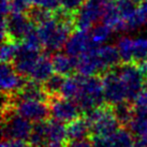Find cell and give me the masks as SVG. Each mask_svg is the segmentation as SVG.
Listing matches in <instances>:
<instances>
[{
    "instance_id": "obj_9",
    "label": "cell",
    "mask_w": 147,
    "mask_h": 147,
    "mask_svg": "<svg viewBox=\"0 0 147 147\" xmlns=\"http://www.w3.org/2000/svg\"><path fill=\"white\" fill-rule=\"evenodd\" d=\"M16 113L24 116L32 123L47 120L51 116L49 105L47 102L37 100H18L14 102Z\"/></svg>"
},
{
    "instance_id": "obj_13",
    "label": "cell",
    "mask_w": 147,
    "mask_h": 147,
    "mask_svg": "<svg viewBox=\"0 0 147 147\" xmlns=\"http://www.w3.org/2000/svg\"><path fill=\"white\" fill-rule=\"evenodd\" d=\"M40 56H41L40 52L32 51L21 43L16 56L13 59L12 65L22 76L29 78Z\"/></svg>"
},
{
    "instance_id": "obj_45",
    "label": "cell",
    "mask_w": 147,
    "mask_h": 147,
    "mask_svg": "<svg viewBox=\"0 0 147 147\" xmlns=\"http://www.w3.org/2000/svg\"><path fill=\"white\" fill-rule=\"evenodd\" d=\"M146 147H147V146H146Z\"/></svg>"
},
{
    "instance_id": "obj_32",
    "label": "cell",
    "mask_w": 147,
    "mask_h": 147,
    "mask_svg": "<svg viewBox=\"0 0 147 147\" xmlns=\"http://www.w3.org/2000/svg\"><path fill=\"white\" fill-rule=\"evenodd\" d=\"M60 2V8L71 13H76L80 11L86 0H59Z\"/></svg>"
},
{
    "instance_id": "obj_37",
    "label": "cell",
    "mask_w": 147,
    "mask_h": 147,
    "mask_svg": "<svg viewBox=\"0 0 147 147\" xmlns=\"http://www.w3.org/2000/svg\"><path fill=\"white\" fill-rule=\"evenodd\" d=\"M1 147H28L24 140H16V139H10V140H2Z\"/></svg>"
},
{
    "instance_id": "obj_4",
    "label": "cell",
    "mask_w": 147,
    "mask_h": 147,
    "mask_svg": "<svg viewBox=\"0 0 147 147\" xmlns=\"http://www.w3.org/2000/svg\"><path fill=\"white\" fill-rule=\"evenodd\" d=\"M29 119L16 113L14 107L2 110V139H29L33 123Z\"/></svg>"
},
{
    "instance_id": "obj_2",
    "label": "cell",
    "mask_w": 147,
    "mask_h": 147,
    "mask_svg": "<svg viewBox=\"0 0 147 147\" xmlns=\"http://www.w3.org/2000/svg\"><path fill=\"white\" fill-rule=\"evenodd\" d=\"M81 75V74H80ZM83 113L105 103L103 81L101 75H81V89L75 99Z\"/></svg>"
},
{
    "instance_id": "obj_30",
    "label": "cell",
    "mask_w": 147,
    "mask_h": 147,
    "mask_svg": "<svg viewBox=\"0 0 147 147\" xmlns=\"http://www.w3.org/2000/svg\"><path fill=\"white\" fill-rule=\"evenodd\" d=\"M18 42L8 40V41L2 42V47H1V61L2 62H12L13 59L16 56V53L20 49Z\"/></svg>"
},
{
    "instance_id": "obj_34",
    "label": "cell",
    "mask_w": 147,
    "mask_h": 147,
    "mask_svg": "<svg viewBox=\"0 0 147 147\" xmlns=\"http://www.w3.org/2000/svg\"><path fill=\"white\" fill-rule=\"evenodd\" d=\"M31 2H32V5L41 7L52 12H55L57 9L60 8L59 0H31Z\"/></svg>"
},
{
    "instance_id": "obj_17",
    "label": "cell",
    "mask_w": 147,
    "mask_h": 147,
    "mask_svg": "<svg viewBox=\"0 0 147 147\" xmlns=\"http://www.w3.org/2000/svg\"><path fill=\"white\" fill-rule=\"evenodd\" d=\"M53 72H55V70L52 62V57H49L47 54H41V56L38 59L37 63L29 76V80H32L42 84L51 75H53Z\"/></svg>"
},
{
    "instance_id": "obj_35",
    "label": "cell",
    "mask_w": 147,
    "mask_h": 147,
    "mask_svg": "<svg viewBox=\"0 0 147 147\" xmlns=\"http://www.w3.org/2000/svg\"><path fill=\"white\" fill-rule=\"evenodd\" d=\"M135 107H142V106H147V88L144 87L143 89L136 94L134 100L132 101Z\"/></svg>"
},
{
    "instance_id": "obj_15",
    "label": "cell",
    "mask_w": 147,
    "mask_h": 147,
    "mask_svg": "<svg viewBox=\"0 0 147 147\" xmlns=\"http://www.w3.org/2000/svg\"><path fill=\"white\" fill-rule=\"evenodd\" d=\"M68 141H80L92 136V131L89 121L84 115L67 123Z\"/></svg>"
},
{
    "instance_id": "obj_29",
    "label": "cell",
    "mask_w": 147,
    "mask_h": 147,
    "mask_svg": "<svg viewBox=\"0 0 147 147\" xmlns=\"http://www.w3.org/2000/svg\"><path fill=\"white\" fill-rule=\"evenodd\" d=\"M115 3L119 15L125 21L133 16L139 8V4L135 3L133 0H115Z\"/></svg>"
},
{
    "instance_id": "obj_38",
    "label": "cell",
    "mask_w": 147,
    "mask_h": 147,
    "mask_svg": "<svg viewBox=\"0 0 147 147\" xmlns=\"http://www.w3.org/2000/svg\"><path fill=\"white\" fill-rule=\"evenodd\" d=\"M65 147H94V144L91 140L85 139L80 140V141H70L65 145Z\"/></svg>"
},
{
    "instance_id": "obj_18",
    "label": "cell",
    "mask_w": 147,
    "mask_h": 147,
    "mask_svg": "<svg viewBox=\"0 0 147 147\" xmlns=\"http://www.w3.org/2000/svg\"><path fill=\"white\" fill-rule=\"evenodd\" d=\"M47 141L49 143L62 144L65 145L68 143V132H67V126L65 123H62L57 119H47Z\"/></svg>"
},
{
    "instance_id": "obj_14",
    "label": "cell",
    "mask_w": 147,
    "mask_h": 147,
    "mask_svg": "<svg viewBox=\"0 0 147 147\" xmlns=\"http://www.w3.org/2000/svg\"><path fill=\"white\" fill-rule=\"evenodd\" d=\"M91 47L94 46L91 45L89 30L76 29L68 39L65 45V51L68 55L78 58Z\"/></svg>"
},
{
    "instance_id": "obj_24",
    "label": "cell",
    "mask_w": 147,
    "mask_h": 147,
    "mask_svg": "<svg viewBox=\"0 0 147 147\" xmlns=\"http://www.w3.org/2000/svg\"><path fill=\"white\" fill-rule=\"evenodd\" d=\"M112 31H113V29L111 28L110 26L104 24L103 22L96 24L89 30L91 45L96 47V46H100L101 44H103L109 39Z\"/></svg>"
},
{
    "instance_id": "obj_6",
    "label": "cell",
    "mask_w": 147,
    "mask_h": 147,
    "mask_svg": "<svg viewBox=\"0 0 147 147\" xmlns=\"http://www.w3.org/2000/svg\"><path fill=\"white\" fill-rule=\"evenodd\" d=\"M116 70L125 86L127 99L132 102L136 94L144 88L145 78L143 74L134 62H121L116 67Z\"/></svg>"
},
{
    "instance_id": "obj_5",
    "label": "cell",
    "mask_w": 147,
    "mask_h": 147,
    "mask_svg": "<svg viewBox=\"0 0 147 147\" xmlns=\"http://www.w3.org/2000/svg\"><path fill=\"white\" fill-rule=\"evenodd\" d=\"M111 0H86L75 17V28L90 30L96 24L102 22L103 15Z\"/></svg>"
},
{
    "instance_id": "obj_43",
    "label": "cell",
    "mask_w": 147,
    "mask_h": 147,
    "mask_svg": "<svg viewBox=\"0 0 147 147\" xmlns=\"http://www.w3.org/2000/svg\"><path fill=\"white\" fill-rule=\"evenodd\" d=\"M133 1H134L135 3H138L140 5V3H141V2H142V1H143V0H133Z\"/></svg>"
},
{
    "instance_id": "obj_39",
    "label": "cell",
    "mask_w": 147,
    "mask_h": 147,
    "mask_svg": "<svg viewBox=\"0 0 147 147\" xmlns=\"http://www.w3.org/2000/svg\"><path fill=\"white\" fill-rule=\"evenodd\" d=\"M1 12H2V17L9 16L12 13L11 0H1Z\"/></svg>"
},
{
    "instance_id": "obj_31",
    "label": "cell",
    "mask_w": 147,
    "mask_h": 147,
    "mask_svg": "<svg viewBox=\"0 0 147 147\" xmlns=\"http://www.w3.org/2000/svg\"><path fill=\"white\" fill-rule=\"evenodd\" d=\"M147 58V38H138L133 44V62L139 63Z\"/></svg>"
},
{
    "instance_id": "obj_21",
    "label": "cell",
    "mask_w": 147,
    "mask_h": 147,
    "mask_svg": "<svg viewBox=\"0 0 147 147\" xmlns=\"http://www.w3.org/2000/svg\"><path fill=\"white\" fill-rule=\"evenodd\" d=\"M112 106L119 125L128 128L134 117V104L131 101H123Z\"/></svg>"
},
{
    "instance_id": "obj_27",
    "label": "cell",
    "mask_w": 147,
    "mask_h": 147,
    "mask_svg": "<svg viewBox=\"0 0 147 147\" xmlns=\"http://www.w3.org/2000/svg\"><path fill=\"white\" fill-rule=\"evenodd\" d=\"M133 44L134 40L129 37H121L117 42V49L121 62H133Z\"/></svg>"
},
{
    "instance_id": "obj_1",
    "label": "cell",
    "mask_w": 147,
    "mask_h": 147,
    "mask_svg": "<svg viewBox=\"0 0 147 147\" xmlns=\"http://www.w3.org/2000/svg\"><path fill=\"white\" fill-rule=\"evenodd\" d=\"M38 32L43 49L49 53H56L65 49V45L75 27L58 22L55 17L38 25Z\"/></svg>"
},
{
    "instance_id": "obj_7",
    "label": "cell",
    "mask_w": 147,
    "mask_h": 147,
    "mask_svg": "<svg viewBox=\"0 0 147 147\" xmlns=\"http://www.w3.org/2000/svg\"><path fill=\"white\" fill-rule=\"evenodd\" d=\"M51 116L53 118L68 123L82 116V110L75 100L63 98L61 96L52 97L49 100Z\"/></svg>"
},
{
    "instance_id": "obj_41",
    "label": "cell",
    "mask_w": 147,
    "mask_h": 147,
    "mask_svg": "<svg viewBox=\"0 0 147 147\" xmlns=\"http://www.w3.org/2000/svg\"><path fill=\"white\" fill-rule=\"evenodd\" d=\"M139 9H140V11L147 17V0H143V1L140 3Z\"/></svg>"
},
{
    "instance_id": "obj_19",
    "label": "cell",
    "mask_w": 147,
    "mask_h": 147,
    "mask_svg": "<svg viewBox=\"0 0 147 147\" xmlns=\"http://www.w3.org/2000/svg\"><path fill=\"white\" fill-rule=\"evenodd\" d=\"M97 53L106 71L113 69L121 63V58H120L117 46L109 44L100 45V46H97Z\"/></svg>"
},
{
    "instance_id": "obj_12",
    "label": "cell",
    "mask_w": 147,
    "mask_h": 147,
    "mask_svg": "<svg viewBox=\"0 0 147 147\" xmlns=\"http://www.w3.org/2000/svg\"><path fill=\"white\" fill-rule=\"evenodd\" d=\"M27 78L17 72L12 62H2L1 65V90L2 94H16L23 88Z\"/></svg>"
},
{
    "instance_id": "obj_25",
    "label": "cell",
    "mask_w": 147,
    "mask_h": 147,
    "mask_svg": "<svg viewBox=\"0 0 147 147\" xmlns=\"http://www.w3.org/2000/svg\"><path fill=\"white\" fill-rule=\"evenodd\" d=\"M81 89V75H69L65 78V84L62 86L60 96L67 99L75 100Z\"/></svg>"
},
{
    "instance_id": "obj_33",
    "label": "cell",
    "mask_w": 147,
    "mask_h": 147,
    "mask_svg": "<svg viewBox=\"0 0 147 147\" xmlns=\"http://www.w3.org/2000/svg\"><path fill=\"white\" fill-rule=\"evenodd\" d=\"M12 12L15 13H27L31 8V0H11Z\"/></svg>"
},
{
    "instance_id": "obj_42",
    "label": "cell",
    "mask_w": 147,
    "mask_h": 147,
    "mask_svg": "<svg viewBox=\"0 0 147 147\" xmlns=\"http://www.w3.org/2000/svg\"><path fill=\"white\" fill-rule=\"evenodd\" d=\"M33 147H63L62 144H55V143H49L43 146H33Z\"/></svg>"
},
{
    "instance_id": "obj_28",
    "label": "cell",
    "mask_w": 147,
    "mask_h": 147,
    "mask_svg": "<svg viewBox=\"0 0 147 147\" xmlns=\"http://www.w3.org/2000/svg\"><path fill=\"white\" fill-rule=\"evenodd\" d=\"M26 14L30 18V21L36 25H40L54 17V12L44 8H41V7H37V5L31 7Z\"/></svg>"
},
{
    "instance_id": "obj_3",
    "label": "cell",
    "mask_w": 147,
    "mask_h": 147,
    "mask_svg": "<svg viewBox=\"0 0 147 147\" xmlns=\"http://www.w3.org/2000/svg\"><path fill=\"white\" fill-rule=\"evenodd\" d=\"M83 115L89 121L92 135L110 136L119 127H121L114 114L113 106L107 103L94 107Z\"/></svg>"
},
{
    "instance_id": "obj_20",
    "label": "cell",
    "mask_w": 147,
    "mask_h": 147,
    "mask_svg": "<svg viewBox=\"0 0 147 147\" xmlns=\"http://www.w3.org/2000/svg\"><path fill=\"white\" fill-rule=\"evenodd\" d=\"M112 147H135L136 139L127 127H119L113 134L109 136Z\"/></svg>"
},
{
    "instance_id": "obj_26",
    "label": "cell",
    "mask_w": 147,
    "mask_h": 147,
    "mask_svg": "<svg viewBox=\"0 0 147 147\" xmlns=\"http://www.w3.org/2000/svg\"><path fill=\"white\" fill-rule=\"evenodd\" d=\"M65 78H67V76L62 75V74L55 73V74H53V75H51L44 83H42L43 88H44V90L46 91V94H49V98L60 96L62 86L65 84Z\"/></svg>"
},
{
    "instance_id": "obj_16",
    "label": "cell",
    "mask_w": 147,
    "mask_h": 147,
    "mask_svg": "<svg viewBox=\"0 0 147 147\" xmlns=\"http://www.w3.org/2000/svg\"><path fill=\"white\" fill-rule=\"evenodd\" d=\"M51 57L56 73L69 76L73 75L74 72L78 71V58L72 57L67 53L61 52H56Z\"/></svg>"
},
{
    "instance_id": "obj_8",
    "label": "cell",
    "mask_w": 147,
    "mask_h": 147,
    "mask_svg": "<svg viewBox=\"0 0 147 147\" xmlns=\"http://www.w3.org/2000/svg\"><path fill=\"white\" fill-rule=\"evenodd\" d=\"M101 76H102L103 81L105 103L111 104V105H115L123 101H128L125 86H123V81L116 70V67L106 71Z\"/></svg>"
},
{
    "instance_id": "obj_36",
    "label": "cell",
    "mask_w": 147,
    "mask_h": 147,
    "mask_svg": "<svg viewBox=\"0 0 147 147\" xmlns=\"http://www.w3.org/2000/svg\"><path fill=\"white\" fill-rule=\"evenodd\" d=\"M91 142L94 144V147H112L109 136H102V135H92Z\"/></svg>"
},
{
    "instance_id": "obj_22",
    "label": "cell",
    "mask_w": 147,
    "mask_h": 147,
    "mask_svg": "<svg viewBox=\"0 0 147 147\" xmlns=\"http://www.w3.org/2000/svg\"><path fill=\"white\" fill-rule=\"evenodd\" d=\"M129 129L134 134L135 138L147 132V106L135 107L134 106V117L130 123Z\"/></svg>"
},
{
    "instance_id": "obj_23",
    "label": "cell",
    "mask_w": 147,
    "mask_h": 147,
    "mask_svg": "<svg viewBox=\"0 0 147 147\" xmlns=\"http://www.w3.org/2000/svg\"><path fill=\"white\" fill-rule=\"evenodd\" d=\"M27 141H28L29 145L31 147L43 146V145L49 144V141H47V125H46V120L33 123L32 130H31V133H30L29 139Z\"/></svg>"
},
{
    "instance_id": "obj_40",
    "label": "cell",
    "mask_w": 147,
    "mask_h": 147,
    "mask_svg": "<svg viewBox=\"0 0 147 147\" xmlns=\"http://www.w3.org/2000/svg\"><path fill=\"white\" fill-rule=\"evenodd\" d=\"M136 65H138V67H139L140 71H141L142 74H143L144 78H145V82H147V58L146 59H144L143 61L136 63Z\"/></svg>"
},
{
    "instance_id": "obj_10",
    "label": "cell",
    "mask_w": 147,
    "mask_h": 147,
    "mask_svg": "<svg viewBox=\"0 0 147 147\" xmlns=\"http://www.w3.org/2000/svg\"><path fill=\"white\" fill-rule=\"evenodd\" d=\"M8 25V40L22 43L26 36L33 28L34 25L26 13L12 12L9 16L5 17ZM7 40V41H8Z\"/></svg>"
},
{
    "instance_id": "obj_44",
    "label": "cell",
    "mask_w": 147,
    "mask_h": 147,
    "mask_svg": "<svg viewBox=\"0 0 147 147\" xmlns=\"http://www.w3.org/2000/svg\"><path fill=\"white\" fill-rule=\"evenodd\" d=\"M145 87L147 88V82H145Z\"/></svg>"
},
{
    "instance_id": "obj_11",
    "label": "cell",
    "mask_w": 147,
    "mask_h": 147,
    "mask_svg": "<svg viewBox=\"0 0 147 147\" xmlns=\"http://www.w3.org/2000/svg\"><path fill=\"white\" fill-rule=\"evenodd\" d=\"M83 76L103 75L106 72L101 59L97 53V46L91 47L87 52L78 57V71Z\"/></svg>"
}]
</instances>
